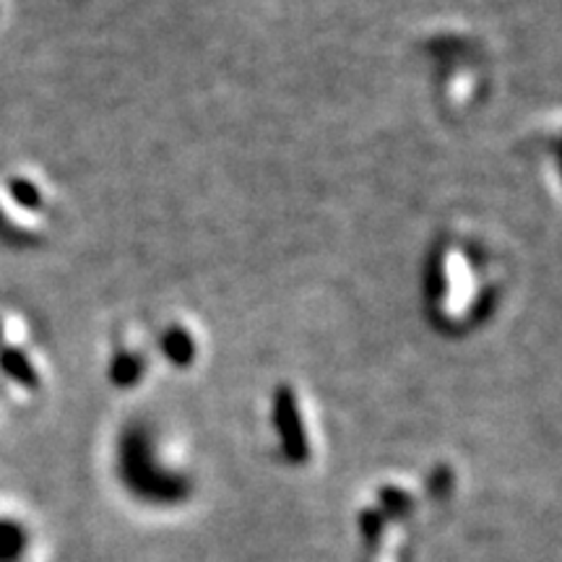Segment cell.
Returning <instances> with one entry per match:
<instances>
[{"label": "cell", "instance_id": "6da1fadb", "mask_svg": "<svg viewBox=\"0 0 562 562\" xmlns=\"http://www.w3.org/2000/svg\"><path fill=\"white\" fill-rule=\"evenodd\" d=\"M157 440L149 427H128L117 442V474L131 495L149 505H178L191 495V480L157 461Z\"/></svg>", "mask_w": 562, "mask_h": 562}, {"label": "cell", "instance_id": "7a4b0ae2", "mask_svg": "<svg viewBox=\"0 0 562 562\" xmlns=\"http://www.w3.org/2000/svg\"><path fill=\"white\" fill-rule=\"evenodd\" d=\"M476 292H484L476 279V263L461 245H442L430 263V300L446 321H456V311H472Z\"/></svg>", "mask_w": 562, "mask_h": 562}, {"label": "cell", "instance_id": "3957f363", "mask_svg": "<svg viewBox=\"0 0 562 562\" xmlns=\"http://www.w3.org/2000/svg\"><path fill=\"white\" fill-rule=\"evenodd\" d=\"M273 427H277L279 446L284 459L290 463H305L311 459V438H307V412L302 406L300 393L290 389H279L273 393Z\"/></svg>", "mask_w": 562, "mask_h": 562}, {"label": "cell", "instance_id": "277c9868", "mask_svg": "<svg viewBox=\"0 0 562 562\" xmlns=\"http://www.w3.org/2000/svg\"><path fill=\"white\" fill-rule=\"evenodd\" d=\"M157 349L161 355V360L170 362L172 368L186 370L199 360V336L188 323L175 321L170 326L161 328L159 339H157Z\"/></svg>", "mask_w": 562, "mask_h": 562}, {"label": "cell", "instance_id": "5b68a950", "mask_svg": "<svg viewBox=\"0 0 562 562\" xmlns=\"http://www.w3.org/2000/svg\"><path fill=\"white\" fill-rule=\"evenodd\" d=\"M146 372H149V351L144 347L125 341L112 351L110 378L115 385H121V389H133V385L144 381Z\"/></svg>", "mask_w": 562, "mask_h": 562}, {"label": "cell", "instance_id": "8992f818", "mask_svg": "<svg viewBox=\"0 0 562 562\" xmlns=\"http://www.w3.org/2000/svg\"><path fill=\"white\" fill-rule=\"evenodd\" d=\"M0 372H3L5 381L16 383L26 391L40 389L42 383L37 364H34L32 357L26 355V349L11 347V344H3V347H0Z\"/></svg>", "mask_w": 562, "mask_h": 562}, {"label": "cell", "instance_id": "52a82bcc", "mask_svg": "<svg viewBox=\"0 0 562 562\" xmlns=\"http://www.w3.org/2000/svg\"><path fill=\"white\" fill-rule=\"evenodd\" d=\"M5 193H9V199L13 201V206H19L21 211H42L45 209V193L40 191V186L30 178H9L5 182Z\"/></svg>", "mask_w": 562, "mask_h": 562}, {"label": "cell", "instance_id": "ba28073f", "mask_svg": "<svg viewBox=\"0 0 562 562\" xmlns=\"http://www.w3.org/2000/svg\"><path fill=\"white\" fill-rule=\"evenodd\" d=\"M26 550L24 526L0 521V562H16Z\"/></svg>", "mask_w": 562, "mask_h": 562}, {"label": "cell", "instance_id": "9c48e42d", "mask_svg": "<svg viewBox=\"0 0 562 562\" xmlns=\"http://www.w3.org/2000/svg\"><path fill=\"white\" fill-rule=\"evenodd\" d=\"M412 495H406L404 490L398 487H383L381 490V510L385 518H396V521H402L412 513Z\"/></svg>", "mask_w": 562, "mask_h": 562}, {"label": "cell", "instance_id": "30bf717a", "mask_svg": "<svg viewBox=\"0 0 562 562\" xmlns=\"http://www.w3.org/2000/svg\"><path fill=\"white\" fill-rule=\"evenodd\" d=\"M383 531H385V516H383V513L375 510V508L362 510L360 533H362L364 544H368V550H378V544H381V539H383Z\"/></svg>", "mask_w": 562, "mask_h": 562}, {"label": "cell", "instance_id": "8fae6325", "mask_svg": "<svg viewBox=\"0 0 562 562\" xmlns=\"http://www.w3.org/2000/svg\"><path fill=\"white\" fill-rule=\"evenodd\" d=\"M0 347H3V323H0Z\"/></svg>", "mask_w": 562, "mask_h": 562}]
</instances>
